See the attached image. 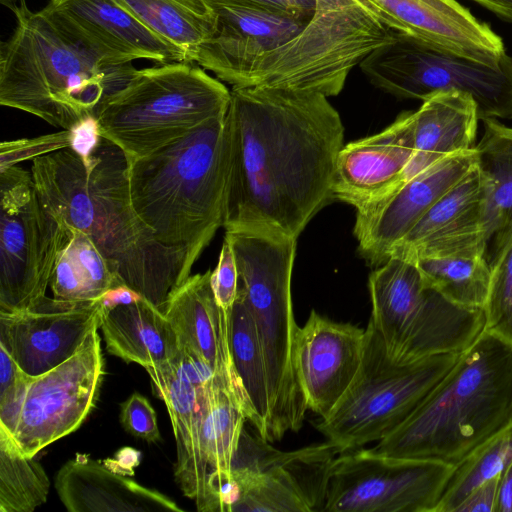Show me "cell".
<instances>
[{"label": "cell", "mask_w": 512, "mask_h": 512, "mask_svg": "<svg viewBox=\"0 0 512 512\" xmlns=\"http://www.w3.org/2000/svg\"><path fill=\"white\" fill-rule=\"evenodd\" d=\"M246 420L235 398L219 379L205 387L200 429L206 486L204 512H222L223 496L231 482L232 461Z\"/></svg>", "instance_id": "obj_29"}, {"label": "cell", "mask_w": 512, "mask_h": 512, "mask_svg": "<svg viewBox=\"0 0 512 512\" xmlns=\"http://www.w3.org/2000/svg\"><path fill=\"white\" fill-rule=\"evenodd\" d=\"M99 328L109 354L144 368L169 364L180 351L164 313L143 297L103 308Z\"/></svg>", "instance_id": "obj_27"}, {"label": "cell", "mask_w": 512, "mask_h": 512, "mask_svg": "<svg viewBox=\"0 0 512 512\" xmlns=\"http://www.w3.org/2000/svg\"><path fill=\"white\" fill-rule=\"evenodd\" d=\"M55 489L70 512L183 511L166 495L86 455H77L59 469Z\"/></svg>", "instance_id": "obj_24"}, {"label": "cell", "mask_w": 512, "mask_h": 512, "mask_svg": "<svg viewBox=\"0 0 512 512\" xmlns=\"http://www.w3.org/2000/svg\"><path fill=\"white\" fill-rule=\"evenodd\" d=\"M154 394L166 405L176 442L175 481L184 496L204 512L205 475L201 459L200 429L205 387L178 378L166 365L145 368Z\"/></svg>", "instance_id": "obj_25"}, {"label": "cell", "mask_w": 512, "mask_h": 512, "mask_svg": "<svg viewBox=\"0 0 512 512\" xmlns=\"http://www.w3.org/2000/svg\"><path fill=\"white\" fill-rule=\"evenodd\" d=\"M325 95L235 86L224 122L225 231L298 238L333 199L344 126Z\"/></svg>", "instance_id": "obj_1"}, {"label": "cell", "mask_w": 512, "mask_h": 512, "mask_svg": "<svg viewBox=\"0 0 512 512\" xmlns=\"http://www.w3.org/2000/svg\"><path fill=\"white\" fill-rule=\"evenodd\" d=\"M69 131L70 148L86 161L96 150L102 139L96 118H86Z\"/></svg>", "instance_id": "obj_43"}, {"label": "cell", "mask_w": 512, "mask_h": 512, "mask_svg": "<svg viewBox=\"0 0 512 512\" xmlns=\"http://www.w3.org/2000/svg\"><path fill=\"white\" fill-rule=\"evenodd\" d=\"M211 270L189 276L170 296L163 310L176 332L179 346L193 352L216 372L247 420L258 417L236 372L230 345L231 311L223 310L211 286ZM232 310V309H231Z\"/></svg>", "instance_id": "obj_21"}, {"label": "cell", "mask_w": 512, "mask_h": 512, "mask_svg": "<svg viewBox=\"0 0 512 512\" xmlns=\"http://www.w3.org/2000/svg\"><path fill=\"white\" fill-rule=\"evenodd\" d=\"M193 62L137 70L99 107L100 134L122 149L128 162L225 116L230 91Z\"/></svg>", "instance_id": "obj_7"}, {"label": "cell", "mask_w": 512, "mask_h": 512, "mask_svg": "<svg viewBox=\"0 0 512 512\" xmlns=\"http://www.w3.org/2000/svg\"><path fill=\"white\" fill-rule=\"evenodd\" d=\"M390 29L434 47L494 65L502 38L456 0H359Z\"/></svg>", "instance_id": "obj_20"}, {"label": "cell", "mask_w": 512, "mask_h": 512, "mask_svg": "<svg viewBox=\"0 0 512 512\" xmlns=\"http://www.w3.org/2000/svg\"><path fill=\"white\" fill-rule=\"evenodd\" d=\"M495 14L501 20L512 24V0H472Z\"/></svg>", "instance_id": "obj_46"}, {"label": "cell", "mask_w": 512, "mask_h": 512, "mask_svg": "<svg viewBox=\"0 0 512 512\" xmlns=\"http://www.w3.org/2000/svg\"><path fill=\"white\" fill-rule=\"evenodd\" d=\"M479 114L476 103L457 91L435 93L414 111V149L403 182L430 165L472 150Z\"/></svg>", "instance_id": "obj_26"}, {"label": "cell", "mask_w": 512, "mask_h": 512, "mask_svg": "<svg viewBox=\"0 0 512 512\" xmlns=\"http://www.w3.org/2000/svg\"><path fill=\"white\" fill-rule=\"evenodd\" d=\"M98 329L94 327L65 362L40 375H28L13 408L0 417V428L22 454L34 457L74 432L96 407L105 375Z\"/></svg>", "instance_id": "obj_12"}, {"label": "cell", "mask_w": 512, "mask_h": 512, "mask_svg": "<svg viewBox=\"0 0 512 512\" xmlns=\"http://www.w3.org/2000/svg\"><path fill=\"white\" fill-rule=\"evenodd\" d=\"M43 10L111 64L136 59L159 64L186 61L180 49L150 31L119 0H50Z\"/></svg>", "instance_id": "obj_18"}, {"label": "cell", "mask_w": 512, "mask_h": 512, "mask_svg": "<svg viewBox=\"0 0 512 512\" xmlns=\"http://www.w3.org/2000/svg\"><path fill=\"white\" fill-rule=\"evenodd\" d=\"M496 512H512V463L502 474Z\"/></svg>", "instance_id": "obj_45"}, {"label": "cell", "mask_w": 512, "mask_h": 512, "mask_svg": "<svg viewBox=\"0 0 512 512\" xmlns=\"http://www.w3.org/2000/svg\"><path fill=\"white\" fill-rule=\"evenodd\" d=\"M339 454L327 441L282 452L244 429L222 512L322 511L328 470Z\"/></svg>", "instance_id": "obj_13"}, {"label": "cell", "mask_w": 512, "mask_h": 512, "mask_svg": "<svg viewBox=\"0 0 512 512\" xmlns=\"http://www.w3.org/2000/svg\"><path fill=\"white\" fill-rule=\"evenodd\" d=\"M128 166L122 149L102 137L86 161L67 147L32 160L31 173L46 209L87 234L123 284L163 312L195 261L159 242L137 215Z\"/></svg>", "instance_id": "obj_2"}, {"label": "cell", "mask_w": 512, "mask_h": 512, "mask_svg": "<svg viewBox=\"0 0 512 512\" xmlns=\"http://www.w3.org/2000/svg\"><path fill=\"white\" fill-rule=\"evenodd\" d=\"M207 2L216 14V29L194 62L233 87L244 86L259 59L293 40L311 20L225 0Z\"/></svg>", "instance_id": "obj_17"}, {"label": "cell", "mask_w": 512, "mask_h": 512, "mask_svg": "<svg viewBox=\"0 0 512 512\" xmlns=\"http://www.w3.org/2000/svg\"><path fill=\"white\" fill-rule=\"evenodd\" d=\"M67 147H70L69 130L33 139L3 141L0 146V170Z\"/></svg>", "instance_id": "obj_37"}, {"label": "cell", "mask_w": 512, "mask_h": 512, "mask_svg": "<svg viewBox=\"0 0 512 512\" xmlns=\"http://www.w3.org/2000/svg\"><path fill=\"white\" fill-rule=\"evenodd\" d=\"M368 290V323L397 363L463 353L485 331L483 309L449 301L424 280L413 260L389 257L370 273Z\"/></svg>", "instance_id": "obj_8"}, {"label": "cell", "mask_w": 512, "mask_h": 512, "mask_svg": "<svg viewBox=\"0 0 512 512\" xmlns=\"http://www.w3.org/2000/svg\"><path fill=\"white\" fill-rule=\"evenodd\" d=\"M512 423V345L484 331L417 410L371 451L453 467Z\"/></svg>", "instance_id": "obj_4"}, {"label": "cell", "mask_w": 512, "mask_h": 512, "mask_svg": "<svg viewBox=\"0 0 512 512\" xmlns=\"http://www.w3.org/2000/svg\"><path fill=\"white\" fill-rule=\"evenodd\" d=\"M485 331L512 345V237L490 261Z\"/></svg>", "instance_id": "obj_36"}, {"label": "cell", "mask_w": 512, "mask_h": 512, "mask_svg": "<svg viewBox=\"0 0 512 512\" xmlns=\"http://www.w3.org/2000/svg\"><path fill=\"white\" fill-rule=\"evenodd\" d=\"M16 27L0 45V104L70 130L95 117L100 105L137 71L114 65L66 32L43 9L21 0L9 7Z\"/></svg>", "instance_id": "obj_3"}, {"label": "cell", "mask_w": 512, "mask_h": 512, "mask_svg": "<svg viewBox=\"0 0 512 512\" xmlns=\"http://www.w3.org/2000/svg\"><path fill=\"white\" fill-rule=\"evenodd\" d=\"M239 275L238 292L253 319L266 365L269 392L267 441H279L303 424L308 406L295 368L299 326L291 279L297 239L262 229L225 232Z\"/></svg>", "instance_id": "obj_6"}, {"label": "cell", "mask_w": 512, "mask_h": 512, "mask_svg": "<svg viewBox=\"0 0 512 512\" xmlns=\"http://www.w3.org/2000/svg\"><path fill=\"white\" fill-rule=\"evenodd\" d=\"M143 25L194 62L200 46L216 29L207 0H119Z\"/></svg>", "instance_id": "obj_31"}, {"label": "cell", "mask_w": 512, "mask_h": 512, "mask_svg": "<svg viewBox=\"0 0 512 512\" xmlns=\"http://www.w3.org/2000/svg\"><path fill=\"white\" fill-rule=\"evenodd\" d=\"M484 133L474 147L483 188V230L488 262L512 237V128L482 119Z\"/></svg>", "instance_id": "obj_28"}, {"label": "cell", "mask_w": 512, "mask_h": 512, "mask_svg": "<svg viewBox=\"0 0 512 512\" xmlns=\"http://www.w3.org/2000/svg\"><path fill=\"white\" fill-rule=\"evenodd\" d=\"M17 1H21V0H0L1 4H3L4 6L6 7H10L14 4H16Z\"/></svg>", "instance_id": "obj_47"}, {"label": "cell", "mask_w": 512, "mask_h": 512, "mask_svg": "<svg viewBox=\"0 0 512 512\" xmlns=\"http://www.w3.org/2000/svg\"><path fill=\"white\" fill-rule=\"evenodd\" d=\"M230 323L233 363L259 419L258 435L267 441L269 392L266 365L253 319L239 292L231 310Z\"/></svg>", "instance_id": "obj_33"}, {"label": "cell", "mask_w": 512, "mask_h": 512, "mask_svg": "<svg viewBox=\"0 0 512 512\" xmlns=\"http://www.w3.org/2000/svg\"><path fill=\"white\" fill-rule=\"evenodd\" d=\"M466 250L486 254L483 188L475 166L393 247L389 257L414 259Z\"/></svg>", "instance_id": "obj_23"}, {"label": "cell", "mask_w": 512, "mask_h": 512, "mask_svg": "<svg viewBox=\"0 0 512 512\" xmlns=\"http://www.w3.org/2000/svg\"><path fill=\"white\" fill-rule=\"evenodd\" d=\"M410 260L415 262L424 280L449 301L484 309L491 279V267L484 251H457Z\"/></svg>", "instance_id": "obj_32"}, {"label": "cell", "mask_w": 512, "mask_h": 512, "mask_svg": "<svg viewBox=\"0 0 512 512\" xmlns=\"http://www.w3.org/2000/svg\"><path fill=\"white\" fill-rule=\"evenodd\" d=\"M502 474L476 487L457 507L455 512H496Z\"/></svg>", "instance_id": "obj_42"}, {"label": "cell", "mask_w": 512, "mask_h": 512, "mask_svg": "<svg viewBox=\"0 0 512 512\" xmlns=\"http://www.w3.org/2000/svg\"><path fill=\"white\" fill-rule=\"evenodd\" d=\"M120 423L130 435L149 443L161 440L157 414L149 400L138 392L120 405Z\"/></svg>", "instance_id": "obj_38"}, {"label": "cell", "mask_w": 512, "mask_h": 512, "mask_svg": "<svg viewBox=\"0 0 512 512\" xmlns=\"http://www.w3.org/2000/svg\"><path fill=\"white\" fill-rule=\"evenodd\" d=\"M243 5L256 7L259 9L290 15L297 18H303L297 14L290 0H225ZM308 19V18H304Z\"/></svg>", "instance_id": "obj_44"}, {"label": "cell", "mask_w": 512, "mask_h": 512, "mask_svg": "<svg viewBox=\"0 0 512 512\" xmlns=\"http://www.w3.org/2000/svg\"><path fill=\"white\" fill-rule=\"evenodd\" d=\"M453 469L370 449L346 451L329 467L322 511L435 512Z\"/></svg>", "instance_id": "obj_14"}, {"label": "cell", "mask_w": 512, "mask_h": 512, "mask_svg": "<svg viewBox=\"0 0 512 512\" xmlns=\"http://www.w3.org/2000/svg\"><path fill=\"white\" fill-rule=\"evenodd\" d=\"M371 84L399 99L446 91L469 95L479 118L512 119V56L489 65L394 31L360 64Z\"/></svg>", "instance_id": "obj_10"}, {"label": "cell", "mask_w": 512, "mask_h": 512, "mask_svg": "<svg viewBox=\"0 0 512 512\" xmlns=\"http://www.w3.org/2000/svg\"><path fill=\"white\" fill-rule=\"evenodd\" d=\"M69 226L43 205L31 171L0 170V312L29 309L46 296Z\"/></svg>", "instance_id": "obj_11"}, {"label": "cell", "mask_w": 512, "mask_h": 512, "mask_svg": "<svg viewBox=\"0 0 512 512\" xmlns=\"http://www.w3.org/2000/svg\"><path fill=\"white\" fill-rule=\"evenodd\" d=\"M211 286L217 304L231 311L238 294L239 275L232 247L225 238L217 266L211 273Z\"/></svg>", "instance_id": "obj_39"}, {"label": "cell", "mask_w": 512, "mask_h": 512, "mask_svg": "<svg viewBox=\"0 0 512 512\" xmlns=\"http://www.w3.org/2000/svg\"><path fill=\"white\" fill-rule=\"evenodd\" d=\"M101 299L66 301L45 296L29 309L0 312V344L30 376L72 357L100 324Z\"/></svg>", "instance_id": "obj_16"}, {"label": "cell", "mask_w": 512, "mask_h": 512, "mask_svg": "<svg viewBox=\"0 0 512 512\" xmlns=\"http://www.w3.org/2000/svg\"><path fill=\"white\" fill-rule=\"evenodd\" d=\"M225 116L128 162L132 205L162 244L196 262L223 224Z\"/></svg>", "instance_id": "obj_5"}, {"label": "cell", "mask_w": 512, "mask_h": 512, "mask_svg": "<svg viewBox=\"0 0 512 512\" xmlns=\"http://www.w3.org/2000/svg\"><path fill=\"white\" fill-rule=\"evenodd\" d=\"M49 488L42 465L0 428V512H32L46 502Z\"/></svg>", "instance_id": "obj_34"}, {"label": "cell", "mask_w": 512, "mask_h": 512, "mask_svg": "<svg viewBox=\"0 0 512 512\" xmlns=\"http://www.w3.org/2000/svg\"><path fill=\"white\" fill-rule=\"evenodd\" d=\"M461 354L397 363L368 323L358 372L336 406L317 422V430L339 453L381 441L417 410Z\"/></svg>", "instance_id": "obj_9"}, {"label": "cell", "mask_w": 512, "mask_h": 512, "mask_svg": "<svg viewBox=\"0 0 512 512\" xmlns=\"http://www.w3.org/2000/svg\"><path fill=\"white\" fill-rule=\"evenodd\" d=\"M414 149V111H405L381 132L341 148L335 166L333 199L356 210L403 182Z\"/></svg>", "instance_id": "obj_22"}, {"label": "cell", "mask_w": 512, "mask_h": 512, "mask_svg": "<svg viewBox=\"0 0 512 512\" xmlns=\"http://www.w3.org/2000/svg\"><path fill=\"white\" fill-rule=\"evenodd\" d=\"M68 226L69 238L57 257L49 282L53 297L66 301L99 300L123 282L91 238Z\"/></svg>", "instance_id": "obj_30"}, {"label": "cell", "mask_w": 512, "mask_h": 512, "mask_svg": "<svg viewBox=\"0 0 512 512\" xmlns=\"http://www.w3.org/2000/svg\"><path fill=\"white\" fill-rule=\"evenodd\" d=\"M475 166L474 148L448 156L356 210L359 255L378 267L413 226Z\"/></svg>", "instance_id": "obj_15"}, {"label": "cell", "mask_w": 512, "mask_h": 512, "mask_svg": "<svg viewBox=\"0 0 512 512\" xmlns=\"http://www.w3.org/2000/svg\"><path fill=\"white\" fill-rule=\"evenodd\" d=\"M364 345L365 329L311 311L295 343V368L308 409L321 418L331 412L358 372Z\"/></svg>", "instance_id": "obj_19"}, {"label": "cell", "mask_w": 512, "mask_h": 512, "mask_svg": "<svg viewBox=\"0 0 512 512\" xmlns=\"http://www.w3.org/2000/svg\"><path fill=\"white\" fill-rule=\"evenodd\" d=\"M512 463V423L455 466L435 512H455L461 502Z\"/></svg>", "instance_id": "obj_35"}, {"label": "cell", "mask_w": 512, "mask_h": 512, "mask_svg": "<svg viewBox=\"0 0 512 512\" xmlns=\"http://www.w3.org/2000/svg\"><path fill=\"white\" fill-rule=\"evenodd\" d=\"M168 366L178 378L197 388L209 386L216 378V372L210 364L181 347Z\"/></svg>", "instance_id": "obj_41"}, {"label": "cell", "mask_w": 512, "mask_h": 512, "mask_svg": "<svg viewBox=\"0 0 512 512\" xmlns=\"http://www.w3.org/2000/svg\"><path fill=\"white\" fill-rule=\"evenodd\" d=\"M27 376L7 349L0 344V417L8 414L13 408Z\"/></svg>", "instance_id": "obj_40"}]
</instances>
